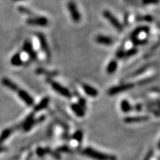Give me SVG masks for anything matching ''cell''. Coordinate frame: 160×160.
Returning <instances> with one entry per match:
<instances>
[{"label":"cell","instance_id":"cell-1","mask_svg":"<svg viewBox=\"0 0 160 160\" xmlns=\"http://www.w3.org/2000/svg\"><path fill=\"white\" fill-rule=\"evenodd\" d=\"M82 155L95 160H117V157L115 156L98 151L91 147H88L84 149Z\"/></svg>","mask_w":160,"mask_h":160},{"label":"cell","instance_id":"cell-2","mask_svg":"<svg viewBox=\"0 0 160 160\" xmlns=\"http://www.w3.org/2000/svg\"><path fill=\"white\" fill-rule=\"evenodd\" d=\"M102 15L104 18H105L106 20H108V21L109 22V23L111 24L118 32H122L123 31L124 26L122 25V23L111 11H108V10H105V11L102 12Z\"/></svg>","mask_w":160,"mask_h":160},{"label":"cell","instance_id":"cell-3","mask_svg":"<svg viewBox=\"0 0 160 160\" xmlns=\"http://www.w3.org/2000/svg\"><path fill=\"white\" fill-rule=\"evenodd\" d=\"M67 8L72 21L75 23L80 22L82 20V15L75 2L71 1V0L69 1L67 4Z\"/></svg>","mask_w":160,"mask_h":160},{"label":"cell","instance_id":"cell-4","mask_svg":"<svg viewBox=\"0 0 160 160\" xmlns=\"http://www.w3.org/2000/svg\"><path fill=\"white\" fill-rule=\"evenodd\" d=\"M26 24L30 26L34 27H46L48 25L49 20L47 17L43 16H35L30 17L26 19Z\"/></svg>","mask_w":160,"mask_h":160},{"label":"cell","instance_id":"cell-5","mask_svg":"<svg viewBox=\"0 0 160 160\" xmlns=\"http://www.w3.org/2000/svg\"><path fill=\"white\" fill-rule=\"evenodd\" d=\"M134 85V84L132 82L120 84L119 85H116L113 86V87H111V88L108 91V93L109 96H115L118 94V93H122V92L128 91H129V90L133 88Z\"/></svg>","mask_w":160,"mask_h":160},{"label":"cell","instance_id":"cell-6","mask_svg":"<svg viewBox=\"0 0 160 160\" xmlns=\"http://www.w3.org/2000/svg\"><path fill=\"white\" fill-rule=\"evenodd\" d=\"M51 86L53 91L57 92V93H59V95H61L62 97L68 98V99H71L72 97V93L71 92L69 91V89H68L67 88L63 86L62 85H61V84L58 82H51Z\"/></svg>","mask_w":160,"mask_h":160},{"label":"cell","instance_id":"cell-7","mask_svg":"<svg viewBox=\"0 0 160 160\" xmlns=\"http://www.w3.org/2000/svg\"><path fill=\"white\" fill-rule=\"evenodd\" d=\"M36 36H37V39L39 40L41 50L44 52L47 58H50L51 56V52L49 47V44L48 42L47 38L42 33H37Z\"/></svg>","mask_w":160,"mask_h":160},{"label":"cell","instance_id":"cell-8","mask_svg":"<svg viewBox=\"0 0 160 160\" xmlns=\"http://www.w3.org/2000/svg\"><path fill=\"white\" fill-rule=\"evenodd\" d=\"M22 51L29 56L32 60H37L38 59V53L33 48V44L30 40H25L22 45Z\"/></svg>","mask_w":160,"mask_h":160},{"label":"cell","instance_id":"cell-9","mask_svg":"<svg viewBox=\"0 0 160 160\" xmlns=\"http://www.w3.org/2000/svg\"><path fill=\"white\" fill-rule=\"evenodd\" d=\"M95 42L99 45H105V46H111L114 42V40L110 36L98 34L95 37Z\"/></svg>","mask_w":160,"mask_h":160},{"label":"cell","instance_id":"cell-10","mask_svg":"<svg viewBox=\"0 0 160 160\" xmlns=\"http://www.w3.org/2000/svg\"><path fill=\"white\" fill-rule=\"evenodd\" d=\"M18 96L22 101L25 102L28 106H33L34 105V99L31 97V95L28 93L27 91H25V90L19 89V91H17Z\"/></svg>","mask_w":160,"mask_h":160},{"label":"cell","instance_id":"cell-11","mask_svg":"<svg viewBox=\"0 0 160 160\" xmlns=\"http://www.w3.org/2000/svg\"><path fill=\"white\" fill-rule=\"evenodd\" d=\"M82 88L83 91L85 92V94H87L88 97H97L99 95V91H97V88H93V86L88 85V84L83 83L82 84Z\"/></svg>","mask_w":160,"mask_h":160},{"label":"cell","instance_id":"cell-12","mask_svg":"<svg viewBox=\"0 0 160 160\" xmlns=\"http://www.w3.org/2000/svg\"><path fill=\"white\" fill-rule=\"evenodd\" d=\"M150 32V28L147 25H141L137 27V28L133 30V31L131 33V39H137L139 38V35L141 33H148Z\"/></svg>","mask_w":160,"mask_h":160},{"label":"cell","instance_id":"cell-13","mask_svg":"<svg viewBox=\"0 0 160 160\" xmlns=\"http://www.w3.org/2000/svg\"><path fill=\"white\" fill-rule=\"evenodd\" d=\"M2 84L5 87L8 88L9 90H11L12 91L17 92L19 89V86H18L17 84L13 82V81H11V79L7 77H4L2 79Z\"/></svg>","mask_w":160,"mask_h":160},{"label":"cell","instance_id":"cell-14","mask_svg":"<svg viewBox=\"0 0 160 160\" xmlns=\"http://www.w3.org/2000/svg\"><path fill=\"white\" fill-rule=\"evenodd\" d=\"M149 119V117L148 116H137V117H128L124 119V122L125 123H135L145 122Z\"/></svg>","mask_w":160,"mask_h":160},{"label":"cell","instance_id":"cell-15","mask_svg":"<svg viewBox=\"0 0 160 160\" xmlns=\"http://www.w3.org/2000/svg\"><path fill=\"white\" fill-rule=\"evenodd\" d=\"M50 102V98L48 97H45L42 99L41 101L37 104V105L33 108V111L35 112H39L42 111V110L45 109L49 105Z\"/></svg>","mask_w":160,"mask_h":160},{"label":"cell","instance_id":"cell-16","mask_svg":"<svg viewBox=\"0 0 160 160\" xmlns=\"http://www.w3.org/2000/svg\"><path fill=\"white\" fill-rule=\"evenodd\" d=\"M71 108L75 115L78 117H83L85 115V110L82 108L78 103H73L71 105Z\"/></svg>","mask_w":160,"mask_h":160},{"label":"cell","instance_id":"cell-17","mask_svg":"<svg viewBox=\"0 0 160 160\" xmlns=\"http://www.w3.org/2000/svg\"><path fill=\"white\" fill-rule=\"evenodd\" d=\"M11 64L14 67H20L24 64L22 55L19 52L16 53L11 59Z\"/></svg>","mask_w":160,"mask_h":160},{"label":"cell","instance_id":"cell-18","mask_svg":"<svg viewBox=\"0 0 160 160\" xmlns=\"http://www.w3.org/2000/svg\"><path fill=\"white\" fill-rule=\"evenodd\" d=\"M35 123H36V119L34 117H33V113H32V114L29 115L28 117V118L25 121V122H24V125H23L24 130H25V131H30V130L32 128V127L35 125Z\"/></svg>","mask_w":160,"mask_h":160},{"label":"cell","instance_id":"cell-19","mask_svg":"<svg viewBox=\"0 0 160 160\" xmlns=\"http://www.w3.org/2000/svg\"><path fill=\"white\" fill-rule=\"evenodd\" d=\"M118 68V62L116 59H112L108 64L107 67H106V72L108 74H113L116 71Z\"/></svg>","mask_w":160,"mask_h":160},{"label":"cell","instance_id":"cell-20","mask_svg":"<svg viewBox=\"0 0 160 160\" xmlns=\"http://www.w3.org/2000/svg\"><path fill=\"white\" fill-rule=\"evenodd\" d=\"M120 107H121V110L123 113H127L132 110V106L131 103L127 99L122 100L121 103H120Z\"/></svg>","mask_w":160,"mask_h":160},{"label":"cell","instance_id":"cell-21","mask_svg":"<svg viewBox=\"0 0 160 160\" xmlns=\"http://www.w3.org/2000/svg\"><path fill=\"white\" fill-rule=\"evenodd\" d=\"M151 67V64H150V63L145 64V65L142 66V67H140L139 68H138L137 71L133 72V73L131 74V76L132 77H137V76H139V75L142 74V73H145V72L147 71L148 69H149Z\"/></svg>","mask_w":160,"mask_h":160},{"label":"cell","instance_id":"cell-22","mask_svg":"<svg viewBox=\"0 0 160 160\" xmlns=\"http://www.w3.org/2000/svg\"><path fill=\"white\" fill-rule=\"evenodd\" d=\"M37 74H43V75H46V76H48V77H54V76L58 75V72L57 71H48V70H46L45 68H38L37 71Z\"/></svg>","mask_w":160,"mask_h":160},{"label":"cell","instance_id":"cell-23","mask_svg":"<svg viewBox=\"0 0 160 160\" xmlns=\"http://www.w3.org/2000/svg\"><path fill=\"white\" fill-rule=\"evenodd\" d=\"M17 10L19 11L20 13H22V14L30 16V17H33V11H32L30 8H28L25 7V6H19V7L17 8Z\"/></svg>","mask_w":160,"mask_h":160},{"label":"cell","instance_id":"cell-24","mask_svg":"<svg viewBox=\"0 0 160 160\" xmlns=\"http://www.w3.org/2000/svg\"><path fill=\"white\" fill-rule=\"evenodd\" d=\"M138 53V48L137 47H133L131 48H129L125 52V58H130L134 57Z\"/></svg>","mask_w":160,"mask_h":160},{"label":"cell","instance_id":"cell-25","mask_svg":"<svg viewBox=\"0 0 160 160\" xmlns=\"http://www.w3.org/2000/svg\"><path fill=\"white\" fill-rule=\"evenodd\" d=\"M11 133V129H5L2 132L1 135H0V144L2 143L5 140H6L9 137V136Z\"/></svg>","mask_w":160,"mask_h":160},{"label":"cell","instance_id":"cell-26","mask_svg":"<svg viewBox=\"0 0 160 160\" xmlns=\"http://www.w3.org/2000/svg\"><path fill=\"white\" fill-rule=\"evenodd\" d=\"M73 139H75L76 141H77L78 142L81 143L83 140V132L81 130H78L73 133V137H72Z\"/></svg>","mask_w":160,"mask_h":160},{"label":"cell","instance_id":"cell-27","mask_svg":"<svg viewBox=\"0 0 160 160\" xmlns=\"http://www.w3.org/2000/svg\"><path fill=\"white\" fill-rule=\"evenodd\" d=\"M132 43L135 46H139V45H144L148 43V39H139V38H137V39H131Z\"/></svg>","mask_w":160,"mask_h":160},{"label":"cell","instance_id":"cell-28","mask_svg":"<svg viewBox=\"0 0 160 160\" xmlns=\"http://www.w3.org/2000/svg\"><path fill=\"white\" fill-rule=\"evenodd\" d=\"M136 19L138 20V21H144V22H151L153 20V17H152L151 15L147 14V15L138 17L137 18H136Z\"/></svg>","mask_w":160,"mask_h":160},{"label":"cell","instance_id":"cell-29","mask_svg":"<svg viewBox=\"0 0 160 160\" xmlns=\"http://www.w3.org/2000/svg\"><path fill=\"white\" fill-rule=\"evenodd\" d=\"M156 78L152 77H148V78H146V79H141L139 80V82H137V85H147V84H149L152 82H153L155 80Z\"/></svg>","mask_w":160,"mask_h":160},{"label":"cell","instance_id":"cell-30","mask_svg":"<svg viewBox=\"0 0 160 160\" xmlns=\"http://www.w3.org/2000/svg\"><path fill=\"white\" fill-rule=\"evenodd\" d=\"M125 51L124 50L122 47H121L120 48L117 50V53H116V57H117V59H122L125 58Z\"/></svg>","mask_w":160,"mask_h":160},{"label":"cell","instance_id":"cell-31","mask_svg":"<svg viewBox=\"0 0 160 160\" xmlns=\"http://www.w3.org/2000/svg\"><path fill=\"white\" fill-rule=\"evenodd\" d=\"M45 152H46V153H49V154H51L52 157L56 158V159H61L59 154H58L57 153H55V152H53L50 148H45Z\"/></svg>","mask_w":160,"mask_h":160},{"label":"cell","instance_id":"cell-32","mask_svg":"<svg viewBox=\"0 0 160 160\" xmlns=\"http://www.w3.org/2000/svg\"><path fill=\"white\" fill-rule=\"evenodd\" d=\"M142 2L145 5H157L159 3V0H142Z\"/></svg>","mask_w":160,"mask_h":160},{"label":"cell","instance_id":"cell-33","mask_svg":"<svg viewBox=\"0 0 160 160\" xmlns=\"http://www.w3.org/2000/svg\"><path fill=\"white\" fill-rule=\"evenodd\" d=\"M37 154L38 155V157H43L46 154V152H45V148H40L39 147L37 149Z\"/></svg>","mask_w":160,"mask_h":160},{"label":"cell","instance_id":"cell-34","mask_svg":"<svg viewBox=\"0 0 160 160\" xmlns=\"http://www.w3.org/2000/svg\"><path fill=\"white\" fill-rule=\"evenodd\" d=\"M79 105L81 106L82 108L84 109H86V106H87V102H86V99L84 97H79Z\"/></svg>","mask_w":160,"mask_h":160},{"label":"cell","instance_id":"cell-35","mask_svg":"<svg viewBox=\"0 0 160 160\" xmlns=\"http://www.w3.org/2000/svg\"><path fill=\"white\" fill-rule=\"evenodd\" d=\"M153 150H150V151L147 153V154L145 155V157L144 158L143 160H151L152 157H153Z\"/></svg>","mask_w":160,"mask_h":160},{"label":"cell","instance_id":"cell-36","mask_svg":"<svg viewBox=\"0 0 160 160\" xmlns=\"http://www.w3.org/2000/svg\"><path fill=\"white\" fill-rule=\"evenodd\" d=\"M57 151L60 152H68L69 151V148L68 146H62L57 149Z\"/></svg>","mask_w":160,"mask_h":160},{"label":"cell","instance_id":"cell-37","mask_svg":"<svg viewBox=\"0 0 160 160\" xmlns=\"http://www.w3.org/2000/svg\"><path fill=\"white\" fill-rule=\"evenodd\" d=\"M135 109L137 110V111H140L142 109V105H140V104H137V105H136L135 106Z\"/></svg>","mask_w":160,"mask_h":160},{"label":"cell","instance_id":"cell-38","mask_svg":"<svg viewBox=\"0 0 160 160\" xmlns=\"http://www.w3.org/2000/svg\"><path fill=\"white\" fill-rule=\"evenodd\" d=\"M13 1L17 2H23V1H25V0H13Z\"/></svg>","mask_w":160,"mask_h":160},{"label":"cell","instance_id":"cell-39","mask_svg":"<svg viewBox=\"0 0 160 160\" xmlns=\"http://www.w3.org/2000/svg\"><path fill=\"white\" fill-rule=\"evenodd\" d=\"M3 150H4V148L2 147V146H0V153H1V152Z\"/></svg>","mask_w":160,"mask_h":160}]
</instances>
